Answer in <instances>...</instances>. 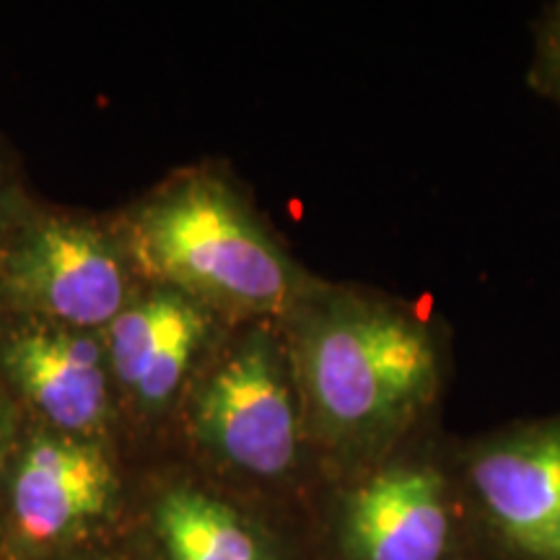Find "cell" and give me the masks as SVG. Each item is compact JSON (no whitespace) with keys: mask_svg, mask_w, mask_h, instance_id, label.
<instances>
[{"mask_svg":"<svg viewBox=\"0 0 560 560\" xmlns=\"http://www.w3.org/2000/svg\"><path fill=\"white\" fill-rule=\"evenodd\" d=\"M280 327L314 452L338 475L439 425L452 342L431 310L317 278Z\"/></svg>","mask_w":560,"mask_h":560,"instance_id":"1","label":"cell"},{"mask_svg":"<svg viewBox=\"0 0 560 560\" xmlns=\"http://www.w3.org/2000/svg\"><path fill=\"white\" fill-rule=\"evenodd\" d=\"M132 270L226 325L280 322L317 283L226 172H182L143 198L117 236Z\"/></svg>","mask_w":560,"mask_h":560,"instance_id":"2","label":"cell"},{"mask_svg":"<svg viewBox=\"0 0 560 560\" xmlns=\"http://www.w3.org/2000/svg\"><path fill=\"white\" fill-rule=\"evenodd\" d=\"M187 423L206 457L252 486H289L317 457L283 327L231 325L187 392Z\"/></svg>","mask_w":560,"mask_h":560,"instance_id":"3","label":"cell"},{"mask_svg":"<svg viewBox=\"0 0 560 560\" xmlns=\"http://www.w3.org/2000/svg\"><path fill=\"white\" fill-rule=\"evenodd\" d=\"M454 444L433 425L338 475L332 540L340 560H470L478 552Z\"/></svg>","mask_w":560,"mask_h":560,"instance_id":"4","label":"cell"},{"mask_svg":"<svg viewBox=\"0 0 560 560\" xmlns=\"http://www.w3.org/2000/svg\"><path fill=\"white\" fill-rule=\"evenodd\" d=\"M132 272L120 240L96 223L60 213L13 219L0 242V310L104 332L136 296Z\"/></svg>","mask_w":560,"mask_h":560,"instance_id":"5","label":"cell"},{"mask_svg":"<svg viewBox=\"0 0 560 560\" xmlns=\"http://www.w3.org/2000/svg\"><path fill=\"white\" fill-rule=\"evenodd\" d=\"M478 548L493 560H560V412L454 444Z\"/></svg>","mask_w":560,"mask_h":560,"instance_id":"6","label":"cell"},{"mask_svg":"<svg viewBox=\"0 0 560 560\" xmlns=\"http://www.w3.org/2000/svg\"><path fill=\"white\" fill-rule=\"evenodd\" d=\"M231 325L174 289L136 293L102 332L112 382L145 412L172 408Z\"/></svg>","mask_w":560,"mask_h":560,"instance_id":"7","label":"cell"},{"mask_svg":"<svg viewBox=\"0 0 560 560\" xmlns=\"http://www.w3.org/2000/svg\"><path fill=\"white\" fill-rule=\"evenodd\" d=\"M0 371L52 431L96 439L107 425L115 382L102 332L16 319L0 335Z\"/></svg>","mask_w":560,"mask_h":560,"instance_id":"8","label":"cell"},{"mask_svg":"<svg viewBox=\"0 0 560 560\" xmlns=\"http://www.w3.org/2000/svg\"><path fill=\"white\" fill-rule=\"evenodd\" d=\"M117 488L115 467L96 439L34 433L9 482L13 529L32 548L73 540L109 514Z\"/></svg>","mask_w":560,"mask_h":560,"instance_id":"9","label":"cell"},{"mask_svg":"<svg viewBox=\"0 0 560 560\" xmlns=\"http://www.w3.org/2000/svg\"><path fill=\"white\" fill-rule=\"evenodd\" d=\"M166 560H289V550L240 501L200 486H174L153 506Z\"/></svg>","mask_w":560,"mask_h":560,"instance_id":"10","label":"cell"},{"mask_svg":"<svg viewBox=\"0 0 560 560\" xmlns=\"http://www.w3.org/2000/svg\"><path fill=\"white\" fill-rule=\"evenodd\" d=\"M527 81L537 96L560 109V0L545 5L537 16Z\"/></svg>","mask_w":560,"mask_h":560,"instance_id":"11","label":"cell"},{"mask_svg":"<svg viewBox=\"0 0 560 560\" xmlns=\"http://www.w3.org/2000/svg\"><path fill=\"white\" fill-rule=\"evenodd\" d=\"M11 439H13V410H11L9 397L0 392V465H3L5 454H9Z\"/></svg>","mask_w":560,"mask_h":560,"instance_id":"12","label":"cell"},{"mask_svg":"<svg viewBox=\"0 0 560 560\" xmlns=\"http://www.w3.org/2000/svg\"><path fill=\"white\" fill-rule=\"evenodd\" d=\"M11 221H13V215L9 208V190H5V174H3V166H0V242H3Z\"/></svg>","mask_w":560,"mask_h":560,"instance_id":"13","label":"cell"}]
</instances>
